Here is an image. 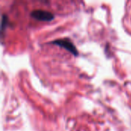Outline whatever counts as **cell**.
I'll return each mask as SVG.
<instances>
[{"mask_svg":"<svg viewBox=\"0 0 131 131\" xmlns=\"http://www.w3.org/2000/svg\"><path fill=\"white\" fill-rule=\"evenodd\" d=\"M31 15L36 19L40 20V21H50L53 19L54 18L53 14L48 12L42 11V10H38V11L33 12Z\"/></svg>","mask_w":131,"mask_h":131,"instance_id":"6da1fadb","label":"cell"}]
</instances>
